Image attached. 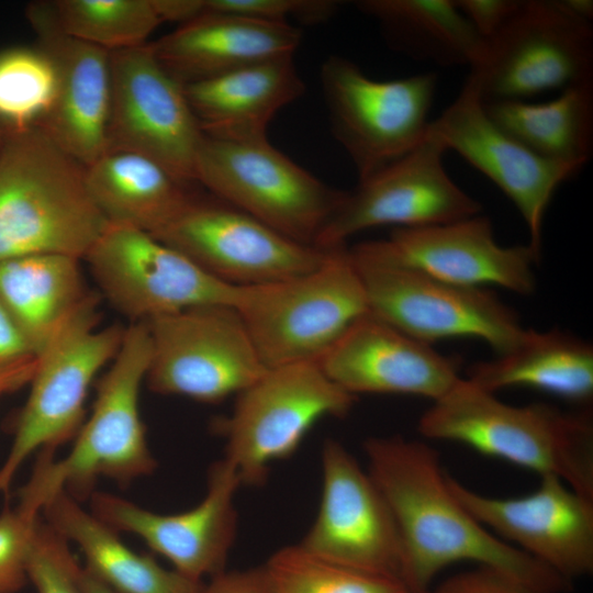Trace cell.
I'll use <instances>...</instances> for the list:
<instances>
[{"instance_id":"6da1fadb","label":"cell","mask_w":593,"mask_h":593,"mask_svg":"<svg viewBox=\"0 0 593 593\" xmlns=\"http://www.w3.org/2000/svg\"><path fill=\"white\" fill-rule=\"evenodd\" d=\"M367 471L384 496L402 542V582L428 593L434 579L462 561L500 571L540 593H569L572 581L504 541L455 496L439 454L399 435L368 437Z\"/></svg>"},{"instance_id":"7a4b0ae2","label":"cell","mask_w":593,"mask_h":593,"mask_svg":"<svg viewBox=\"0 0 593 593\" xmlns=\"http://www.w3.org/2000/svg\"><path fill=\"white\" fill-rule=\"evenodd\" d=\"M108 226L82 164L40 126L2 131L0 262L35 254L82 259Z\"/></svg>"},{"instance_id":"3957f363","label":"cell","mask_w":593,"mask_h":593,"mask_svg":"<svg viewBox=\"0 0 593 593\" xmlns=\"http://www.w3.org/2000/svg\"><path fill=\"white\" fill-rule=\"evenodd\" d=\"M428 439L450 440L539 475L561 479L593 500V421L546 403L515 406L461 378L418 421Z\"/></svg>"},{"instance_id":"277c9868","label":"cell","mask_w":593,"mask_h":593,"mask_svg":"<svg viewBox=\"0 0 593 593\" xmlns=\"http://www.w3.org/2000/svg\"><path fill=\"white\" fill-rule=\"evenodd\" d=\"M150 358L147 325L133 322L98 384L92 413L76 435L72 449L58 461L53 460L54 451L42 450L20 503L40 512L60 491L76 501L90 497L101 475L127 483L155 470L139 414V389Z\"/></svg>"},{"instance_id":"5b68a950","label":"cell","mask_w":593,"mask_h":593,"mask_svg":"<svg viewBox=\"0 0 593 593\" xmlns=\"http://www.w3.org/2000/svg\"><path fill=\"white\" fill-rule=\"evenodd\" d=\"M267 368L320 361L369 312L361 277L346 245L306 273L237 287L233 305Z\"/></svg>"},{"instance_id":"8992f818","label":"cell","mask_w":593,"mask_h":593,"mask_svg":"<svg viewBox=\"0 0 593 593\" xmlns=\"http://www.w3.org/2000/svg\"><path fill=\"white\" fill-rule=\"evenodd\" d=\"M349 251L369 312L419 342L432 345L473 337L500 355L512 349L526 331L517 313L488 288L445 282L387 260L365 243Z\"/></svg>"},{"instance_id":"52a82bcc","label":"cell","mask_w":593,"mask_h":593,"mask_svg":"<svg viewBox=\"0 0 593 593\" xmlns=\"http://www.w3.org/2000/svg\"><path fill=\"white\" fill-rule=\"evenodd\" d=\"M356 401L318 361L267 368L236 395L232 413L220 422L223 458L243 485H261L270 466L293 455L320 419L347 415Z\"/></svg>"},{"instance_id":"ba28073f","label":"cell","mask_w":593,"mask_h":593,"mask_svg":"<svg viewBox=\"0 0 593 593\" xmlns=\"http://www.w3.org/2000/svg\"><path fill=\"white\" fill-rule=\"evenodd\" d=\"M467 78L483 102L526 100L593 80L592 22L573 15L561 0H521L483 40Z\"/></svg>"},{"instance_id":"9c48e42d","label":"cell","mask_w":593,"mask_h":593,"mask_svg":"<svg viewBox=\"0 0 593 593\" xmlns=\"http://www.w3.org/2000/svg\"><path fill=\"white\" fill-rule=\"evenodd\" d=\"M195 181L217 199L311 246L345 195L267 139L232 142L204 136L195 160Z\"/></svg>"},{"instance_id":"30bf717a","label":"cell","mask_w":593,"mask_h":593,"mask_svg":"<svg viewBox=\"0 0 593 593\" xmlns=\"http://www.w3.org/2000/svg\"><path fill=\"white\" fill-rule=\"evenodd\" d=\"M98 301L91 293L38 355L30 395L0 469V492H8L30 454L38 448L54 451L82 426L89 387L99 370L115 357L125 333L121 325L96 329Z\"/></svg>"},{"instance_id":"8fae6325","label":"cell","mask_w":593,"mask_h":593,"mask_svg":"<svg viewBox=\"0 0 593 593\" xmlns=\"http://www.w3.org/2000/svg\"><path fill=\"white\" fill-rule=\"evenodd\" d=\"M320 78L332 133L350 157L358 179L404 156L427 135L435 72L374 80L350 59L332 55L323 63Z\"/></svg>"},{"instance_id":"7c38bea8","label":"cell","mask_w":593,"mask_h":593,"mask_svg":"<svg viewBox=\"0 0 593 593\" xmlns=\"http://www.w3.org/2000/svg\"><path fill=\"white\" fill-rule=\"evenodd\" d=\"M153 392L217 403L237 395L267 369L232 305H201L144 321Z\"/></svg>"},{"instance_id":"4fadbf2b","label":"cell","mask_w":593,"mask_h":593,"mask_svg":"<svg viewBox=\"0 0 593 593\" xmlns=\"http://www.w3.org/2000/svg\"><path fill=\"white\" fill-rule=\"evenodd\" d=\"M204 139L183 87L155 58L148 43L110 52L109 152L146 157L179 181H195Z\"/></svg>"},{"instance_id":"5bb4252c","label":"cell","mask_w":593,"mask_h":593,"mask_svg":"<svg viewBox=\"0 0 593 593\" xmlns=\"http://www.w3.org/2000/svg\"><path fill=\"white\" fill-rule=\"evenodd\" d=\"M441 139L427 132L411 152L358 180L320 233L315 246L334 249L368 228L422 227L481 214L482 205L447 174Z\"/></svg>"},{"instance_id":"9a60e30c","label":"cell","mask_w":593,"mask_h":593,"mask_svg":"<svg viewBox=\"0 0 593 593\" xmlns=\"http://www.w3.org/2000/svg\"><path fill=\"white\" fill-rule=\"evenodd\" d=\"M152 235L234 287L306 273L323 265L333 251L295 242L220 199L208 202L191 197Z\"/></svg>"},{"instance_id":"2e32d148","label":"cell","mask_w":593,"mask_h":593,"mask_svg":"<svg viewBox=\"0 0 593 593\" xmlns=\"http://www.w3.org/2000/svg\"><path fill=\"white\" fill-rule=\"evenodd\" d=\"M85 259L109 302L134 322L236 299L237 287L141 230L109 224Z\"/></svg>"},{"instance_id":"e0dca14e","label":"cell","mask_w":593,"mask_h":593,"mask_svg":"<svg viewBox=\"0 0 593 593\" xmlns=\"http://www.w3.org/2000/svg\"><path fill=\"white\" fill-rule=\"evenodd\" d=\"M321 468L318 510L299 544L329 561L402 582L399 530L367 469L332 438L322 446Z\"/></svg>"},{"instance_id":"ac0fdd59","label":"cell","mask_w":593,"mask_h":593,"mask_svg":"<svg viewBox=\"0 0 593 593\" xmlns=\"http://www.w3.org/2000/svg\"><path fill=\"white\" fill-rule=\"evenodd\" d=\"M459 502L484 527L560 577L572 581L593 572V500L556 475L519 497L478 493L447 473Z\"/></svg>"},{"instance_id":"d6986e66","label":"cell","mask_w":593,"mask_h":593,"mask_svg":"<svg viewBox=\"0 0 593 593\" xmlns=\"http://www.w3.org/2000/svg\"><path fill=\"white\" fill-rule=\"evenodd\" d=\"M225 458L208 472L206 492L194 507L177 514H158L109 493L93 492L91 513L119 532L141 537L174 569L199 581L226 570L237 535L236 494L242 486Z\"/></svg>"},{"instance_id":"ffe728a7","label":"cell","mask_w":593,"mask_h":593,"mask_svg":"<svg viewBox=\"0 0 593 593\" xmlns=\"http://www.w3.org/2000/svg\"><path fill=\"white\" fill-rule=\"evenodd\" d=\"M428 132L514 203L528 228V246L540 257L549 202L557 188L578 170L538 156L502 131L486 114L477 87L468 78L456 99L430 121Z\"/></svg>"},{"instance_id":"44dd1931","label":"cell","mask_w":593,"mask_h":593,"mask_svg":"<svg viewBox=\"0 0 593 593\" xmlns=\"http://www.w3.org/2000/svg\"><path fill=\"white\" fill-rule=\"evenodd\" d=\"M376 255L465 287L499 286L522 295L536 288L534 266L539 258L527 245L501 246L489 217L394 227L385 239L363 242Z\"/></svg>"},{"instance_id":"7402d4cb","label":"cell","mask_w":593,"mask_h":593,"mask_svg":"<svg viewBox=\"0 0 593 593\" xmlns=\"http://www.w3.org/2000/svg\"><path fill=\"white\" fill-rule=\"evenodd\" d=\"M346 392L430 399L460 379V359L435 350L370 312L356 320L318 361Z\"/></svg>"},{"instance_id":"603a6c76","label":"cell","mask_w":593,"mask_h":593,"mask_svg":"<svg viewBox=\"0 0 593 593\" xmlns=\"http://www.w3.org/2000/svg\"><path fill=\"white\" fill-rule=\"evenodd\" d=\"M25 14L56 72L54 101L38 126L87 167L105 153L110 53L66 34L51 3H30Z\"/></svg>"},{"instance_id":"cb8c5ba5","label":"cell","mask_w":593,"mask_h":593,"mask_svg":"<svg viewBox=\"0 0 593 593\" xmlns=\"http://www.w3.org/2000/svg\"><path fill=\"white\" fill-rule=\"evenodd\" d=\"M301 37L290 23L205 12L148 46L163 68L183 86L293 56Z\"/></svg>"},{"instance_id":"d4e9b609","label":"cell","mask_w":593,"mask_h":593,"mask_svg":"<svg viewBox=\"0 0 593 593\" xmlns=\"http://www.w3.org/2000/svg\"><path fill=\"white\" fill-rule=\"evenodd\" d=\"M182 87L204 136L232 142L267 139L273 116L305 91L293 56L260 61Z\"/></svg>"},{"instance_id":"484cf974","label":"cell","mask_w":593,"mask_h":593,"mask_svg":"<svg viewBox=\"0 0 593 593\" xmlns=\"http://www.w3.org/2000/svg\"><path fill=\"white\" fill-rule=\"evenodd\" d=\"M42 511L53 528L79 546L85 568L114 593H203V581L130 549L116 530L81 508L65 491L49 497Z\"/></svg>"},{"instance_id":"4316f807","label":"cell","mask_w":593,"mask_h":593,"mask_svg":"<svg viewBox=\"0 0 593 593\" xmlns=\"http://www.w3.org/2000/svg\"><path fill=\"white\" fill-rule=\"evenodd\" d=\"M466 379L492 393L528 387L570 401L588 402L593 396V347L559 329L526 328L512 349L470 366Z\"/></svg>"},{"instance_id":"83f0119b","label":"cell","mask_w":593,"mask_h":593,"mask_svg":"<svg viewBox=\"0 0 593 593\" xmlns=\"http://www.w3.org/2000/svg\"><path fill=\"white\" fill-rule=\"evenodd\" d=\"M79 260L35 254L0 262V303L37 356L91 295Z\"/></svg>"},{"instance_id":"f1b7e54d","label":"cell","mask_w":593,"mask_h":593,"mask_svg":"<svg viewBox=\"0 0 593 593\" xmlns=\"http://www.w3.org/2000/svg\"><path fill=\"white\" fill-rule=\"evenodd\" d=\"M89 193L110 225L156 233L188 203L186 183L155 161L126 152L104 153L86 167Z\"/></svg>"},{"instance_id":"f546056e","label":"cell","mask_w":593,"mask_h":593,"mask_svg":"<svg viewBox=\"0 0 593 593\" xmlns=\"http://www.w3.org/2000/svg\"><path fill=\"white\" fill-rule=\"evenodd\" d=\"M489 118L538 156L578 171L593 147V80L569 86L551 100L483 102Z\"/></svg>"},{"instance_id":"4dcf8cb0","label":"cell","mask_w":593,"mask_h":593,"mask_svg":"<svg viewBox=\"0 0 593 593\" xmlns=\"http://www.w3.org/2000/svg\"><path fill=\"white\" fill-rule=\"evenodd\" d=\"M355 5L378 23L390 47L413 59L470 68L479 56L483 40L454 0H359Z\"/></svg>"},{"instance_id":"1f68e13d","label":"cell","mask_w":593,"mask_h":593,"mask_svg":"<svg viewBox=\"0 0 593 593\" xmlns=\"http://www.w3.org/2000/svg\"><path fill=\"white\" fill-rule=\"evenodd\" d=\"M51 4L66 34L109 53L146 45L161 23L152 0H57Z\"/></svg>"},{"instance_id":"d6a6232c","label":"cell","mask_w":593,"mask_h":593,"mask_svg":"<svg viewBox=\"0 0 593 593\" xmlns=\"http://www.w3.org/2000/svg\"><path fill=\"white\" fill-rule=\"evenodd\" d=\"M262 569L271 593H411L398 579L329 561L299 542L273 552Z\"/></svg>"},{"instance_id":"836d02e7","label":"cell","mask_w":593,"mask_h":593,"mask_svg":"<svg viewBox=\"0 0 593 593\" xmlns=\"http://www.w3.org/2000/svg\"><path fill=\"white\" fill-rule=\"evenodd\" d=\"M55 91V67L40 46L0 52L1 131L38 126L51 110Z\"/></svg>"},{"instance_id":"e575fe53","label":"cell","mask_w":593,"mask_h":593,"mask_svg":"<svg viewBox=\"0 0 593 593\" xmlns=\"http://www.w3.org/2000/svg\"><path fill=\"white\" fill-rule=\"evenodd\" d=\"M80 571L67 539L48 523L38 521L27 560V580L36 593H83Z\"/></svg>"},{"instance_id":"d590c367","label":"cell","mask_w":593,"mask_h":593,"mask_svg":"<svg viewBox=\"0 0 593 593\" xmlns=\"http://www.w3.org/2000/svg\"><path fill=\"white\" fill-rule=\"evenodd\" d=\"M38 514L19 504L0 515V593H15L27 581V560Z\"/></svg>"},{"instance_id":"8d00e7d4","label":"cell","mask_w":593,"mask_h":593,"mask_svg":"<svg viewBox=\"0 0 593 593\" xmlns=\"http://www.w3.org/2000/svg\"><path fill=\"white\" fill-rule=\"evenodd\" d=\"M204 13H224L261 21L288 23L294 19L303 24L329 20L339 2L331 0H203Z\"/></svg>"},{"instance_id":"74e56055","label":"cell","mask_w":593,"mask_h":593,"mask_svg":"<svg viewBox=\"0 0 593 593\" xmlns=\"http://www.w3.org/2000/svg\"><path fill=\"white\" fill-rule=\"evenodd\" d=\"M38 362L20 328L0 303V392L31 382Z\"/></svg>"},{"instance_id":"f35d334b","label":"cell","mask_w":593,"mask_h":593,"mask_svg":"<svg viewBox=\"0 0 593 593\" xmlns=\"http://www.w3.org/2000/svg\"><path fill=\"white\" fill-rule=\"evenodd\" d=\"M428 593H540L491 568L477 566L450 575Z\"/></svg>"},{"instance_id":"ab89813d","label":"cell","mask_w":593,"mask_h":593,"mask_svg":"<svg viewBox=\"0 0 593 593\" xmlns=\"http://www.w3.org/2000/svg\"><path fill=\"white\" fill-rule=\"evenodd\" d=\"M482 40L495 34L513 15L521 0H454Z\"/></svg>"},{"instance_id":"60d3db41","label":"cell","mask_w":593,"mask_h":593,"mask_svg":"<svg viewBox=\"0 0 593 593\" xmlns=\"http://www.w3.org/2000/svg\"><path fill=\"white\" fill-rule=\"evenodd\" d=\"M203 593H271L262 566L244 570H224L210 578Z\"/></svg>"},{"instance_id":"b9f144b4","label":"cell","mask_w":593,"mask_h":593,"mask_svg":"<svg viewBox=\"0 0 593 593\" xmlns=\"http://www.w3.org/2000/svg\"><path fill=\"white\" fill-rule=\"evenodd\" d=\"M161 22H178L179 25L204 13L203 0H152Z\"/></svg>"},{"instance_id":"7bdbcfd3","label":"cell","mask_w":593,"mask_h":593,"mask_svg":"<svg viewBox=\"0 0 593 593\" xmlns=\"http://www.w3.org/2000/svg\"><path fill=\"white\" fill-rule=\"evenodd\" d=\"M561 2L577 18L592 22L593 1L591 0H561Z\"/></svg>"},{"instance_id":"ee69618b","label":"cell","mask_w":593,"mask_h":593,"mask_svg":"<svg viewBox=\"0 0 593 593\" xmlns=\"http://www.w3.org/2000/svg\"><path fill=\"white\" fill-rule=\"evenodd\" d=\"M80 582L83 593H114L92 575L85 567H81Z\"/></svg>"},{"instance_id":"f6af8a7d","label":"cell","mask_w":593,"mask_h":593,"mask_svg":"<svg viewBox=\"0 0 593 593\" xmlns=\"http://www.w3.org/2000/svg\"><path fill=\"white\" fill-rule=\"evenodd\" d=\"M1 143H2V131L0 128V147H1Z\"/></svg>"},{"instance_id":"bcb514c9","label":"cell","mask_w":593,"mask_h":593,"mask_svg":"<svg viewBox=\"0 0 593 593\" xmlns=\"http://www.w3.org/2000/svg\"><path fill=\"white\" fill-rule=\"evenodd\" d=\"M1 394V393H0Z\"/></svg>"},{"instance_id":"7dc6e473","label":"cell","mask_w":593,"mask_h":593,"mask_svg":"<svg viewBox=\"0 0 593 593\" xmlns=\"http://www.w3.org/2000/svg\"><path fill=\"white\" fill-rule=\"evenodd\" d=\"M412 593V592H411Z\"/></svg>"}]
</instances>
